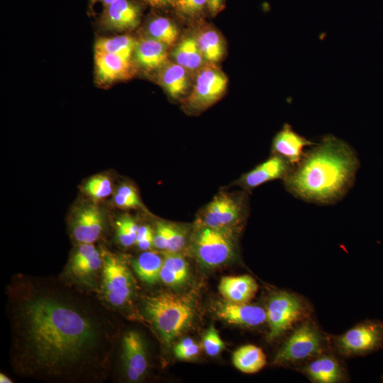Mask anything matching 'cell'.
<instances>
[{
	"mask_svg": "<svg viewBox=\"0 0 383 383\" xmlns=\"http://www.w3.org/2000/svg\"><path fill=\"white\" fill-rule=\"evenodd\" d=\"M134 55L142 68L155 70L165 64L167 57V45L150 37L143 38L138 41Z\"/></svg>",
	"mask_w": 383,
	"mask_h": 383,
	"instance_id": "20",
	"label": "cell"
},
{
	"mask_svg": "<svg viewBox=\"0 0 383 383\" xmlns=\"http://www.w3.org/2000/svg\"><path fill=\"white\" fill-rule=\"evenodd\" d=\"M228 79L218 67L208 66L198 74L188 105L194 109H202L214 104L225 91Z\"/></svg>",
	"mask_w": 383,
	"mask_h": 383,
	"instance_id": "11",
	"label": "cell"
},
{
	"mask_svg": "<svg viewBox=\"0 0 383 383\" xmlns=\"http://www.w3.org/2000/svg\"><path fill=\"white\" fill-rule=\"evenodd\" d=\"M315 143L297 133L289 124H284L275 135L272 143V154L277 155L293 166L303 157L306 147Z\"/></svg>",
	"mask_w": 383,
	"mask_h": 383,
	"instance_id": "15",
	"label": "cell"
},
{
	"mask_svg": "<svg viewBox=\"0 0 383 383\" xmlns=\"http://www.w3.org/2000/svg\"><path fill=\"white\" fill-rule=\"evenodd\" d=\"M167 245V223L158 222L154 233L153 246L159 250H166Z\"/></svg>",
	"mask_w": 383,
	"mask_h": 383,
	"instance_id": "36",
	"label": "cell"
},
{
	"mask_svg": "<svg viewBox=\"0 0 383 383\" xmlns=\"http://www.w3.org/2000/svg\"><path fill=\"white\" fill-rule=\"evenodd\" d=\"M223 0H208L207 6L212 14H216L221 9Z\"/></svg>",
	"mask_w": 383,
	"mask_h": 383,
	"instance_id": "39",
	"label": "cell"
},
{
	"mask_svg": "<svg viewBox=\"0 0 383 383\" xmlns=\"http://www.w3.org/2000/svg\"><path fill=\"white\" fill-rule=\"evenodd\" d=\"M0 382L1 383H6H6H8V382L11 383V382H13L11 381V379L4 373H1V374H0Z\"/></svg>",
	"mask_w": 383,
	"mask_h": 383,
	"instance_id": "40",
	"label": "cell"
},
{
	"mask_svg": "<svg viewBox=\"0 0 383 383\" xmlns=\"http://www.w3.org/2000/svg\"><path fill=\"white\" fill-rule=\"evenodd\" d=\"M303 313V304L296 296L284 291L272 294L266 310L268 341L280 337L300 318Z\"/></svg>",
	"mask_w": 383,
	"mask_h": 383,
	"instance_id": "8",
	"label": "cell"
},
{
	"mask_svg": "<svg viewBox=\"0 0 383 383\" xmlns=\"http://www.w3.org/2000/svg\"><path fill=\"white\" fill-rule=\"evenodd\" d=\"M137 43V40L128 35L99 38L95 43L94 52L110 53L131 60Z\"/></svg>",
	"mask_w": 383,
	"mask_h": 383,
	"instance_id": "26",
	"label": "cell"
},
{
	"mask_svg": "<svg viewBox=\"0 0 383 383\" xmlns=\"http://www.w3.org/2000/svg\"><path fill=\"white\" fill-rule=\"evenodd\" d=\"M189 277V265L179 252H165L160 271V280L170 287L184 284Z\"/></svg>",
	"mask_w": 383,
	"mask_h": 383,
	"instance_id": "21",
	"label": "cell"
},
{
	"mask_svg": "<svg viewBox=\"0 0 383 383\" xmlns=\"http://www.w3.org/2000/svg\"><path fill=\"white\" fill-rule=\"evenodd\" d=\"M102 264V252L94 243H80L59 276L75 287L98 294Z\"/></svg>",
	"mask_w": 383,
	"mask_h": 383,
	"instance_id": "6",
	"label": "cell"
},
{
	"mask_svg": "<svg viewBox=\"0 0 383 383\" xmlns=\"http://www.w3.org/2000/svg\"><path fill=\"white\" fill-rule=\"evenodd\" d=\"M116 237L123 247H130L135 244L139 226L135 221L128 216L121 217L116 222Z\"/></svg>",
	"mask_w": 383,
	"mask_h": 383,
	"instance_id": "30",
	"label": "cell"
},
{
	"mask_svg": "<svg viewBox=\"0 0 383 383\" xmlns=\"http://www.w3.org/2000/svg\"><path fill=\"white\" fill-rule=\"evenodd\" d=\"M113 201L118 207L121 209H134L141 206L139 198L129 197L117 192L113 196Z\"/></svg>",
	"mask_w": 383,
	"mask_h": 383,
	"instance_id": "37",
	"label": "cell"
},
{
	"mask_svg": "<svg viewBox=\"0 0 383 383\" xmlns=\"http://www.w3.org/2000/svg\"><path fill=\"white\" fill-rule=\"evenodd\" d=\"M142 309L163 343L170 345L192 323L194 310L189 299L160 292L143 299Z\"/></svg>",
	"mask_w": 383,
	"mask_h": 383,
	"instance_id": "3",
	"label": "cell"
},
{
	"mask_svg": "<svg viewBox=\"0 0 383 383\" xmlns=\"http://www.w3.org/2000/svg\"><path fill=\"white\" fill-rule=\"evenodd\" d=\"M322 346V338L311 323L299 326L280 348L274 358V364H283L305 360L318 354Z\"/></svg>",
	"mask_w": 383,
	"mask_h": 383,
	"instance_id": "10",
	"label": "cell"
},
{
	"mask_svg": "<svg viewBox=\"0 0 383 383\" xmlns=\"http://www.w3.org/2000/svg\"><path fill=\"white\" fill-rule=\"evenodd\" d=\"M207 3L208 0H176L174 4L180 12L192 15L201 11Z\"/></svg>",
	"mask_w": 383,
	"mask_h": 383,
	"instance_id": "35",
	"label": "cell"
},
{
	"mask_svg": "<svg viewBox=\"0 0 383 383\" xmlns=\"http://www.w3.org/2000/svg\"><path fill=\"white\" fill-rule=\"evenodd\" d=\"M159 80L163 88L173 98H178L188 89L186 69L177 63H167L162 67Z\"/></svg>",
	"mask_w": 383,
	"mask_h": 383,
	"instance_id": "22",
	"label": "cell"
},
{
	"mask_svg": "<svg viewBox=\"0 0 383 383\" xmlns=\"http://www.w3.org/2000/svg\"><path fill=\"white\" fill-rule=\"evenodd\" d=\"M338 346L345 354H362L383 345V324L368 321L350 329L338 339Z\"/></svg>",
	"mask_w": 383,
	"mask_h": 383,
	"instance_id": "12",
	"label": "cell"
},
{
	"mask_svg": "<svg viewBox=\"0 0 383 383\" xmlns=\"http://www.w3.org/2000/svg\"><path fill=\"white\" fill-rule=\"evenodd\" d=\"M120 358L122 374L128 382L142 380L148 369L145 341L137 331L129 330L120 338Z\"/></svg>",
	"mask_w": 383,
	"mask_h": 383,
	"instance_id": "9",
	"label": "cell"
},
{
	"mask_svg": "<svg viewBox=\"0 0 383 383\" xmlns=\"http://www.w3.org/2000/svg\"><path fill=\"white\" fill-rule=\"evenodd\" d=\"M140 14L139 7L132 1L115 0L106 6L103 22L111 30H130L138 24Z\"/></svg>",
	"mask_w": 383,
	"mask_h": 383,
	"instance_id": "18",
	"label": "cell"
},
{
	"mask_svg": "<svg viewBox=\"0 0 383 383\" xmlns=\"http://www.w3.org/2000/svg\"><path fill=\"white\" fill-rule=\"evenodd\" d=\"M293 165L283 157L273 154L265 161L244 174L238 184L248 190L253 189L266 182L277 179H284Z\"/></svg>",
	"mask_w": 383,
	"mask_h": 383,
	"instance_id": "14",
	"label": "cell"
},
{
	"mask_svg": "<svg viewBox=\"0 0 383 383\" xmlns=\"http://www.w3.org/2000/svg\"><path fill=\"white\" fill-rule=\"evenodd\" d=\"M199 346L193 339L186 338L181 340L174 348V353L177 358L180 360H189L199 353Z\"/></svg>",
	"mask_w": 383,
	"mask_h": 383,
	"instance_id": "34",
	"label": "cell"
},
{
	"mask_svg": "<svg viewBox=\"0 0 383 383\" xmlns=\"http://www.w3.org/2000/svg\"><path fill=\"white\" fill-rule=\"evenodd\" d=\"M203 346L206 354L212 357L218 355L225 347L224 343L213 325L203 336Z\"/></svg>",
	"mask_w": 383,
	"mask_h": 383,
	"instance_id": "33",
	"label": "cell"
},
{
	"mask_svg": "<svg viewBox=\"0 0 383 383\" xmlns=\"http://www.w3.org/2000/svg\"><path fill=\"white\" fill-rule=\"evenodd\" d=\"M103 264L98 296L114 311L129 308L136 292L134 277L126 262L117 255L101 251Z\"/></svg>",
	"mask_w": 383,
	"mask_h": 383,
	"instance_id": "4",
	"label": "cell"
},
{
	"mask_svg": "<svg viewBox=\"0 0 383 383\" xmlns=\"http://www.w3.org/2000/svg\"><path fill=\"white\" fill-rule=\"evenodd\" d=\"M304 371L311 379L320 383H334L342 377L338 362L329 356H323L312 361Z\"/></svg>",
	"mask_w": 383,
	"mask_h": 383,
	"instance_id": "25",
	"label": "cell"
},
{
	"mask_svg": "<svg viewBox=\"0 0 383 383\" xmlns=\"http://www.w3.org/2000/svg\"><path fill=\"white\" fill-rule=\"evenodd\" d=\"M196 41L206 60L217 62L222 59L225 52L224 42L217 31L206 30L199 34Z\"/></svg>",
	"mask_w": 383,
	"mask_h": 383,
	"instance_id": "28",
	"label": "cell"
},
{
	"mask_svg": "<svg viewBox=\"0 0 383 383\" xmlns=\"http://www.w3.org/2000/svg\"><path fill=\"white\" fill-rule=\"evenodd\" d=\"M245 210L243 196L221 192L202 209L196 223L233 231L242 221Z\"/></svg>",
	"mask_w": 383,
	"mask_h": 383,
	"instance_id": "7",
	"label": "cell"
},
{
	"mask_svg": "<svg viewBox=\"0 0 383 383\" xmlns=\"http://www.w3.org/2000/svg\"><path fill=\"white\" fill-rule=\"evenodd\" d=\"M163 264V257L151 250H145L132 262L133 268L143 282L155 284L160 279V271Z\"/></svg>",
	"mask_w": 383,
	"mask_h": 383,
	"instance_id": "23",
	"label": "cell"
},
{
	"mask_svg": "<svg viewBox=\"0 0 383 383\" xmlns=\"http://www.w3.org/2000/svg\"><path fill=\"white\" fill-rule=\"evenodd\" d=\"M214 311L220 319L245 327L259 326L267 319L266 311L263 308L248 303H235L225 299L216 304Z\"/></svg>",
	"mask_w": 383,
	"mask_h": 383,
	"instance_id": "13",
	"label": "cell"
},
{
	"mask_svg": "<svg viewBox=\"0 0 383 383\" xmlns=\"http://www.w3.org/2000/svg\"><path fill=\"white\" fill-rule=\"evenodd\" d=\"M232 361L238 370L248 374L260 371L267 363L262 349L254 345H245L237 349L233 354Z\"/></svg>",
	"mask_w": 383,
	"mask_h": 383,
	"instance_id": "24",
	"label": "cell"
},
{
	"mask_svg": "<svg viewBox=\"0 0 383 383\" xmlns=\"http://www.w3.org/2000/svg\"><path fill=\"white\" fill-rule=\"evenodd\" d=\"M191 249L204 267L210 268L223 265L235 254L233 231L196 223L192 235Z\"/></svg>",
	"mask_w": 383,
	"mask_h": 383,
	"instance_id": "5",
	"label": "cell"
},
{
	"mask_svg": "<svg viewBox=\"0 0 383 383\" xmlns=\"http://www.w3.org/2000/svg\"><path fill=\"white\" fill-rule=\"evenodd\" d=\"M360 162L344 140L328 134L306 150L283 179L289 192L304 201L333 204L353 185Z\"/></svg>",
	"mask_w": 383,
	"mask_h": 383,
	"instance_id": "2",
	"label": "cell"
},
{
	"mask_svg": "<svg viewBox=\"0 0 383 383\" xmlns=\"http://www.w3.org/2000/svg\"><path fill=\"white\" fill-rule=\"evenodd\" d=\"M84 191L95 199L106 198L112 192L111 182L105 175L94 176L86 183Z\"/></svg>",
	"mask_w": 383,
	"mask_h": 383,
	"instance_id": "32",
	"label": "cell"
},
{
	"mask_svg": "<svg viewBox=\"0 0 383 383\" xmlns=\"http://www.w3.org/2000/svg\"><path fill=\"white\" fill-rule=\"evenodd\" d=\"M256 281L250 275L223 277L219 283V292L226 300L248 303L257 291Z\"/></svg>",
	"mask_w": 383,
	"mask_h": 383,
	"instance_id": "19",
	"label": "cell"
},
{
	"mask_svg": "<svg viewBox=\"0 0 383 383\" xmlns=\"http://www.w3.org/2000/svg\"><path fill=\"white\" fill-rule=\"evenodd\" d=\"M9 363L48 383H102L111 373L120 329L98 294L60 276L13 275L6 287Z\"/></svg>",
	"mask_w": 383,
	"mask_h": 383,
	"instance_id": "1",
	"label": "cell"
},
{
	"mask_svg": "<svg viewBox=\"0 0 383 383\" xmlns=\"http://www.w3.org/2000/svg\"><path fill=\"white\" fill-rule=\"evenodd\" d=\"M94 63L96 79L100 83L122 80L131 77L133 73L131 60L116 55L94 52Z\"/></svg>",
	"mask_w": 383,
	"mask_h": 383,
	"instance_id": "17",
	"label": "cell"
},
{
	"mask_svg": "<svg viewBox=\"0 0 383 383\" xmlns=\"http://www.w3.org/2000/svg\"><path fill=\"white\" fill-rule=\"evenodd\" d=\"M167 245L165 252H179L185 246L187 231L185 227L167 223Z\"/></svg>",
	"mask_w": 383,
	"mask_h": 383,
	"instance_id": "31",
	"label": "cell"
},
{
	"mask_svg": "<svg viewBox=\"0 0 383 383\" xmlns=\"http://www.w3.org/2000/svg\"><path fill=\"white\" fill-rule=\"evenodd\" d=\"M104 229V218L100 210L90 206L79 210L71 223L73 238L78 243H94Z\"/></svg>",
	"mask_w": 383,
	"mask_h": 383,
	"instance_id": "16",
	"label": "cell"
},
{
	"mask_svg": "<svg viewBox=\"0 0 383 383\" xmlns=\"http://www.w3.org/2000/svg\"><path fill=\"white\" fill-rule=\"evenodd\" d=\"M94 1H100L103 3L104 4H105L106 6H107L111 3H113L115 0H94Z\"/></svg>",
	"mask_w": 383,
	"mask_h": 383,
	"instance_id": "41",
	"label": "cell"
},
{
	"mask_svg": "<svg viewBox=\"0 0 383 383\" xmlns=\"http://www.w3.org/2000/svg\"><path fill=\"white\" fill-rule=\"evenodd\" d=\"M173 56L176 63L189 70L199 68L204 58L196 40L193 38L182 40L174 50Z\"/></svg>",
	"mask_w": 383,
	"mask_h": 383,
	"instance_id": "27",
	"label": "cell"
},
{
	"mask_svg": "<svg viewBox=\"0 0 383 383\" xmlns=\"http://www.w3.org/2000/svg\"><path fill=\"white\" fill-rule=\"evenodd\" d=\"M147 30L150 38L167 46L172 45L178 38V30L175 24L163 16L152 18L148 25Z\"/></svg>",
	"mask_w": 383,
	"mask_h": 383,
	"instance_id": "29",
	"label": "cell"
},
{
	"mask_svg": "<svg viewBox=\"0 0 383 383\" xmlns=\"http://www.w3.org/2000/svg\"><path fill=\"white\" fill-rule=\"evenodd\" d=\"M154 7H164L175 4L176 0H143Z\"/></svg>",
	"mask_w": 383,
	"mask_h": 383,
	"instance_id": "38",
	"label": "cell"
}]
</instances>
